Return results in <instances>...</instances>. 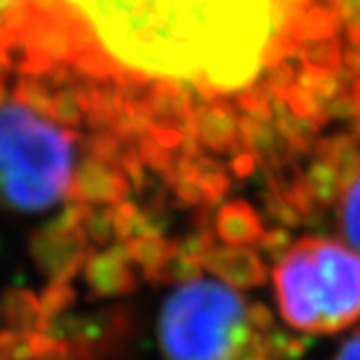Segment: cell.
Segmentation results:
<instances>
[{
  "label": "cell",
  "instance_id": "6da1fadb",
  "mask_svg": "<svg viewBox=\"0 0 360 360\" xmlns=\"http://www.w3.org/2000/svg\"><path fill=\"white\" fill-rule=\"evenodd\" d=\"M311 0H50L76 37L70 68L102 85L174 94L193 105L269 94L271 72L300 53L293 22ZM274 98V96H271ZM233 107V105H230Z\"/></svg>",
  "mask_w": 360,
  "mask_h": 360
},
{
  "label": "cell",
  "instance_id": "7a4b0ae2",
  "mask_svg": "<svg viewBox=\"0 0 360 360\" xmlns=\"http://www.w3.org/2000/svg\"><path fill=\"white\" fill-rule=\"evenodd\" d=\"M55 109V87L44 76L18 81L13 91L0 79V207L46 213L63 202L83 207L89 178L109 165L135 167L137 157L117 133L85 143Z\"/></svg>",
  "mask_w": 360,
  "mask_h": 360
},
{
  "label": "cell",
  "instance_id": "3957f363",
  "mask_svg": "<svg viewBox=\"0 0 360 360\" xmlns=\"http://www.w3.org/2000/svg\"><path fill=\"white\" fill-rule=\"evenodd\" d=\"M263 308L233 285L187 278L165 297L159 315V345L165 360H250L265 332Z\"/></svg>",
  "mask_w": 360,
  "mask_h": 360
},
{
  "label": "cell",
  "instance_id": "277c9868",
  "mask_svg": "<svg viewBox=\"0 0 360 360\" xmlns=\"http://www.w3.org/2000/svg\"><path fill=\"white\" fill-rule=\"evenodd\" d=\"M278 311L306 334H334L360 319V254L347 243L304 237L274 269Z\"/></svg>",
  "mask_w": 360,
  "mask_h": 360
},
{
  "label": "cell",
  "instance_id": "5b68a950",
  "mask_svg": "<svg viewBox=\"0 0 360 360\" xmlns=\"http://www.w3.org/2000/svg\"><path fill=\"white\" fill-rule=\"evenodd\" d=\"M334 202H337L339 233L345 243L360 254V161L341 178Z\"/></svg>",
  "mask_w": 360,
  "mask_h": 360
},
{
  "label": "cell",
  "instance_id": "8992f818",
  "mask_svg": "<svg viewBox=\"0 0 360 360\" xmlns=\"http://www.w3.org/2000/svg\"><path fill=\"white\" fill-rule=\"evenodd\" d=\"M31 15V0H0V50L11 53Z\"/></svg>",
  "mask_w": 360,
  "mask_h": 360
},
{
  "label": "cell",
  "instance_id": "52a82bcc",
  "mask_svg": "<svg viewBox=\"0 0 360 360\" xmlns=\"http://www.w3.org/2000/svg\"><path fill=\"white\" fill-rule=\"evenodd\" d=\"M217 228H219V235L224 237V241L230 243V245L248 241V239H252L256 233H259V224L252 219V213L245 207L226 209L219 215Z\"/></svg>",
  "mask_w": 360,
  "mask_h": 360
},
{
  "label": "cell",
  "instance_id": "ba28073f",
  "mask_svg": "<svg viewBox=\"0 0 360 360\" xmlns=\"http://www.w3.org/2000/svg\"><path fill=\"white\" fill-rule=\"evenodd\" d=\"M332 360H360V330H356L352 337H347Z\"/></svg>",
  "mask_w": 360,
  "mask_h": 360
},
{
  "label": "cell",
  "instance_id": "9c48e42d",
  "mask_svg": "<svg viewBox=\"0 0 360 360\" xmlns=\"http://www.w3.org/2000/svg\"><path fill=\"white\" fill-rule=\"evenodd\" d=\"M343 70L352 79H360V44H349L343 53Z\"/></svg>",
  "mask_w": 360,
  "mask_h": 360
},
{
  "label": "cell",
  "instance_id": "30bf717a",
  "mask_svg": "<svg viewBox=\"0 0 360 360\" xmlns=\"http://www.w3.org/2000/svg\"><path fill=\"white\" fill-rule=\"evenodd\" d=\"M252 360H261V358H252Z\"/></svg>",
  "mask_w": 360,
  "mask_h": 360
}]
</instances>
